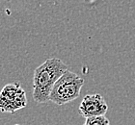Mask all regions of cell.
I'll return each mask as SVG.
<instances>
[{"mask_svg": "<svg viewBox=\"0 0 135 125\" xmlns=\"http://www.w3.org/2000/svg\"><path fill=\"white\" fill-rule=\"evenodd\" d=\"M67 70H69L67 64L58 58L47 59L37 67L33 76V99L35 102H48L55 83Z\"/></svg>", "mask_w": 135, "mask_h": 125, "instance_id": "cell-1", "label": "cell"}, {"mask_svg": "<svg viewBox=\"0 0 135 125\" xmlns=\"http://www.w3.org/2000/svg\"><path fill=\"white\" fill-rule=\"evenodd\" d=\"M83 85L84 79L76 73L67 70L54 85L49 101L57 105H65L71 102L79 97Z\"/></svg>", "mask_w": 135, "mask_h": 125, "instance_id": "cell-2", "label": "cell"}, {"mask_svg": "<svg viewBox=\"0 0 135 125\" xmlns=\"http://www.w3.org/2000/svg\"><path fill=\"white\" fill-rule=\"evenodd\" d=\"M26 105L25 91L20 83L7 84L0 92V111L3 113H15Z\"/></svg>", "mask_w": 135, "mask_h": 125, "instance_id": "cell-3", "label": "cell"}, {"mask_svg": "<svg viewBox=\"0 0 135 125\" xmlns=\"http://www.w3.org/2000/svg\"><path fill=\"white\" fill-rule=\"evenodd\" d=\"M107 111L108 105L103 96L99 93L84 96L78 108V114L84 118L105 116Z\"/></svg>", "mask_w": 135, "mask_h": 125, "instance_id": "cell-4", "label": "cell"}, {"mask_svg": "<svg viewBox=\"0 0 135 125\" xmlns=\"http://www.w3.org/2000/svg\"><path fill=\"white\" fill-rule=\"evenodd\" d=\"M83 125H110V121L105 116H99L86 118Z\"/></svg>", "mask_w": 135, "mask_h": 125, "instance_id": "cell-5", "label": "cell"}]
</instances>
